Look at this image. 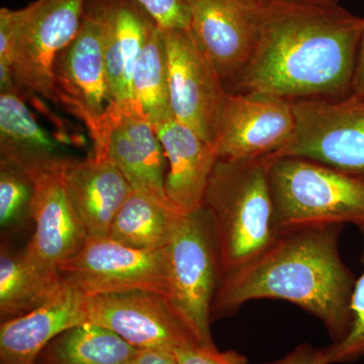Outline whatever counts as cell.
I'll use <instances>...</instances> for the list:
<instances>
[{
  "label": "cell",
  "mask_w": 364,
  "mask_h": 364,
  "mask_svg": "<svg viewBox=\"0 0 364 364\" xmlns=\"http://www.w3.org/2000/svg\"><path fill=\"white\" fill-rule=\"evenodd\" d=\"M87 0H35L0 11V79L55 102L53 69L82 21Z\"/></svg>",
  "instance_id": "4"
},
{
  "label": "cell",
  "mask_w": 364,
  "mask_h": 364,
  "mask_svg": "<svg viewBox=\"0 0 364 364\" xmlns=\"http://www.w3.org/2000/svg\"><path fill=\"white\" fill-rule=\"evenodd\" d=\"M162 30H188L189 14L186 0H136Z\"/></svg>",
  "instance_id": "27"
},
{
  "label": "cell",
  "mask_w": 364,
  "mask_h": 364,
  "mask_svg": "<svg viewBox=\"0 0 364 364\" xmlns=\"http://www.w3.org/2000/svg\"><path fill=\"white\" fill-rule=\"evenodd\" d=\"M202 208L214 234L222 279L255 259L279 234L269 158L218 160Z\"/></svg>",
  "instance_id": "3"
},
{
  "label": "cell",
  "mask_w": 364,
  "mask_h": 364,
  "mask_svg": "<svg viewBox=\"0 0 364 364\" xmlns=\"http://www.w3.org/2000/svg\"><path fill=\"white\" fill-rule=\"evenodd\" d=\"M165 255V298L198 343L215 347L210 323L221 269L214 234L203 208L176 215Z\"/></svg>",
  "instance_id": "6"
},
{
  "label": "cell",
  "mask_w": 364,
  "mask_h": 364,
  "mask_svg": "<svg viewBox=\"0 0 364 364\" xmlns=\"http://www.w3.org/2000/svg\"><path fill=\"white\" fill-rule=\"evenodd\" d=\"M162 31L174 119L217 145L218 126L228 92L224 82L189 28Z\"/></svg>",
  "instance_id": "12"
},
{
  "label": "cell",
  "mask_w": 364,
  "mask_h": 364,
  "mask_svg": "<svg viewBox=\"0 0 364 364\" xmlns=\"http://www.w3.org/2000/svg\"><path fill=\"white\" fill-rule=\"evenodd\" d=\"M58 287L46 284L31 270L23 252L2 243L0 252V318L1 322L21 317L43 305Z\"/></svg>",
  "instance_id": "24"
},
{
  "label": "cell",
  "mask_w": 364,
  "mask_h": 364,
  "mask_svg": "<svg viewBox=\"0 0 364 364\" xmlns=\"http://www.w3.org/2000/svg\"><path fill=\"white\" fill-rule=\"evenodd\" d=\"M67 196L88 237H105L131 195L130 183L116 165L95 156L69 158L64 168Z\"/></svg>",
  "instance_id": "17"
},
{
  "label": "cell",
  "mask_w": 364,
  "mask_h": 364,
  "mask_svg": "<svg viewBox=\"0 0 364 364\" xmlns=\"http://www.w3.org/2000/svg\"><path fill=\"white\" fill-rule=\"evenodd\" d=\"M138 350L111 330L85 323L53 339L37 364H130Z\"/></svg>",
  "instance_id": "21"
},
{
  "label": "cell",
  "mask_w": 364,
  "mask_h": 364,
  "mask_svg": "<svg viewBox=\"0 0 364 364\" xmlns=\"http://www.w3.org/2000/svg\"><path fill=\"white\" fill-rule=\"evenodd\" d=\"M83 308L86 323L111 330L139 350L174 352L200 344L162 294L138 291L85 296Z\"/></svg>",
  "instance_id": "13"
},
{
  "label": "cell",
  "mask_w": 364,
  "mask_h": 364,
  "mask_svg": "<svg viewBox=\"0 0 364 364\" xmlns=\"http://www.w3.org/2000/svg\"><path fill=\"white\" fill-rule=\"evenodd\" d=\"M91 141L92 156L114 163L134 191L176 210L165 193L166 157L161 142L135 100L109 102L100 130Z\"/></svg>",
  "instance_id": "11"
},
{
  "label": "cell",
  "mask_w": 364,
  "mask_h": 364,
  "mask_svg": "<svg viewBox=\"0 0 364 364\" xmlns=\"http://www.w3.org/2000/svg\"><path fill=\"white\" fill-rule=\"evenodd\" d=\"M352 93L364 97V31L361 38L360 48H359L358 66H356Z\"/></svg>",
  "instance_id": "31"
},
{
  "label": "cell",
  "mask_w": 364,
  "mask_h": 364,
  "mask_svg": "<svg viewBox=\"0 0 364 364\" xmlns=\"http://www.w3.org/2000/svg\"><path fill=\"white\" fill-rule=\"evenodd\" d=\"M361 264L363 272L355 280L350 299L351 326L348 334L341 341L321 349V363L340 364L353 363L364 356V228Z\"/></svg>",
  "instance_id": "26"
},
{
  "label": "cell",
  "mask_w": 364,
  "mask_h": 364,
  "mask_svg": "<svg viewBox=\"0 0 364 364\" xmlns=\"http://www.w3.org/2000/svg\"><path fill=\"white\" fill-rule=\"evenodd\" d=\"M130 364H179L172 351L160 349H141Z\"/></svg>",
  "instance_id": "30"
},
{
  "label": "cell",
  "mask_w": 364,
  "mask_h": 364,
  "mask_svg": "<svg viewBox=\"0 0 364 364\" xmlns=\"http://www.w3.org/2000/svg\"><path fill=\"white\" fill-rule=\"evenodd\" d=\"M134 100L153 124L174 119L170 104L168 62L162 28H153L133 76Z\"/></svg>",
  "instance_id": "23"
},
{
  "label": "cell",
  "mask_w": 364,
  "mask_h": 364,
  "mask_svg": "<svg viewBox=\"0 0 364 364\" xmlns=\"http://www.w3.org/2000/svg\"><path fill=\"white\" fill-rule=\"evenodd\" d=\"M268 158L277 231L312 225L364 228L363 179L305 158Z\"/></svg>",
  "instance_id": "5"
},
{
  "label": "cell",
  "mask_w": 364,
  "mask_h": 364,
  "mask_svg": "<svg viewBox=\"0 0 364 364\" xmlns=\"http://www.w3.org/2000/svg\"><path fill=\"white\" fill-rule=\"evenodd\" d=\"M342 225H312L280 231L245 267L220 280L212 321L254 299H280L299 306L325 326L333 343L351 326L355 277L340 254Z\"/></svg>",
  "instance_id": "2"
},
{
  "label": "cell",
  "mask_w": 364,
  "mask_h": 364,
  "mask_svg": "<svg viewBox=\"0 0 364 364\" xmlns=\"http://www.w3.org/2000/svg\"><path fill=\"white\" fill-rule=\"evenodd\" d=\"M189 30L229 90L252 56L259 33L260 0H186Z\"/></svg>",
  "instance_id": "14"
},
{
  "label": "cell",
  "mask_w": 364,
  "mask_h": 364,
  "mask_svg": "<svg viewBox=\"0 0 364 364\" xmlns=\"http://www.w3.org/2000/svg\"><path fill=\"white\" fill-rule=\"evenodd\" d=\"M55 104L85 124L92 140L109 104L105 58L104 0H87L75 37L53 69Z\"/></svg>",
  "instance_id": "9"
},
{
  "label": "cell",
  "mask_w": 364,
  "mask_h": 364,
  "mask_svg": "<svg viewBox=\"0 0 364 364\" xmlns=\"http://www.w3.org/2000/svg\"><path fill=\"white\" fill-rule=\"evenodd\" d=\"M179 364H249L247 359L235 351L222 352L217 347L188 345L173 352Z\"/></svg>",
  "instance_id": "28"
},
{
  "label": "cell",
  "mask_w": 364,
  "mask_h": 364,
  "mask_svg": "<svg viewBox=\"0 0 364 364\" xmlns=\"http://www.w3.org/2000/svg\"><path fill=\"white\" fill-rule=\"evenodd\" d=\"M257 43L228 92H256L289 102L351 95L364 18L335 4L260 0Z\"/></svg>",
  "instance_id": "1"
},
{
  "label": "cell",
  "mask_w": 364,
  "mask_h": 364,
  "mask_svg": "<svg viewBox=\"0 0 364 364\" xmlns=\"http://www.w3.org/2000/svg\"><path fill=\"white\" fill-rule=\"evenodd\" d=\"M296 128L272 158L312 160L364 181V97L293 102Z\"/></svg>",
  "instance_id": "7"
},
{
  "label": "cell",
  "mask_w": 364,
  "mask_h": 364,
  "mask_svg": "<svg viewBox=\"0 0 364 364\" xmlns=\"http://www.w3.org/2000/svg\"><path fill=\"white\" fill-rule=\"evenodd\" d=\"M293 104L256 92H227L218 126L219 159H254L279 152L293 136Z\"/></svg>",
  "instance_id": "15"
},
{
  "label": "cell",
  "mask_w": 364,
  "mask_h": 364,
  "mask_svg": "<svg viewBox=\"0 0 364 364\" xmlns=\"http://www.w3.org/2000/svg\"><path fill=\"white\" fill-rule=\"evenodd\" d=\"M59 286L83 296L148 291L166 296L165 249L138 250L109 236L88 237L85 246L58 268Z\"/></svg>",
  "instance_id": "8"
},
{
  "label": "cell",
  "mask_w": 364,
  "mask_h": 364,
  "mask_svg": "<svg viewBox=\"0 0 364 364\" xmlns=\"http://www.w3.org/2000/svg\"><path fill=\"white\" fill-rule=\"evenodd\" d=\"M168 163L165 193L178 214L200 210L219 148L176 119L154 126Z\"/></svg>",
  "instance_id": "16"
},
{
  "label": "cell",
  "mask_w": 364,
  "mask_h": 364,
  "mask_svg": "<svg viewBox=\"0 0 364 364\" xmlns=\"http://www.w3.org/2000/svg\"><path fill=\"white\" fill-rule=\"evenodd\" d=\"M104 14L109 102H131L136 63L157 23L136 0H104Z\"/></svg>",
  "instance_id": "19"
},
{
  "label": "cell",
  "mask_w": 364,
  "mask_h": 364,
  "mask_svg": "<svg viewBox=\"0 0 364 364\" xmlns=\"http://www.w3.org/2000/svg\"><path fill=\"white\" fill-rule=\"evenodd\" d=\"M33 183L25 170L0 162V225L6 231H20L32 219Z\"/></svg>",
  "instance_id": "25"
},
{
  "label": "cell",
  "mask_w": 364,
  "mask_h": 364,
  "mask_svg": "<svg viewBox=\"0 0 364 364\" xmlns=\"http://www.w3.org/2000/svg\"><path fill=\"white\" fill-rule=\"evenodd\" d=\"M85 296L59 289L43 305L21 317L1 322L0 363L37 364L40 354L66 330L86 323Z\"/></svg>",
  "instance_id": "18"
},
{
  "label": "cell",
  "mask_w": 364,
  "mask_h": 364,
  "mask_svg": "<svg viewBox=\"0 0 364 364\" xmlns=\"http://www.w3.org/2000/svg\"><path fill=\"white\" fill-rule=\"evenodd\" d=\"M69 158L25 170L33 183V233L23 251L28 267L48 286L57 287L58 268L85 246L88 235L79 222L64 183Z\"/></svg>",
  "instance_id": "10"
},
{
  "label": "cell",
  "mask_w": 364,
  "mask_h": 364,
  "mask_svg": "<svg viewBox=\"0 0 364 364\" xmlns=\"http://www.w3.org/2000/svg\"><path fill=\"white\" fill-rule=\"evenodd\" d=\"M177 215L176 210L133 191L114 217L107 236L138 250H162L168 245Z\"/></svg>",
  "instance_id": "22"
},
{
  "label": "cell",
  "mask_w": 364,
  "mask_h": 364,
  "mask_svg": "<svg viewBox=\"0 0 364 364\" xmlns=\"http://www.w3.org/2000/svg\"><path fill=\"white\" fill-rule=\"evenodd\" d=\"M62 146L38 123L18 88L0 93L1 160L26 169L64 159Z\"/></svg>",
  "instance_id": "20"
},
{
  "label": "cell",
  "mask_w": 364,
  "mask_h": 364,
  "mask_svg": "<svg viewBox=\"0 0 364 364\" xmlns=\"http://www.w3.org/2000/svg\"><path fill=\"white\" fill-rule=\"evenodd\" d=\"M305 1L317 2V4H335L338 0H305Z\"/></svg>",
  "instance_id": "32"
},
{
  "label": "cell",
  "mask_w": 364,
  "mask_h": 364,
  "mask_svg": "<svg viewBox=\"0 0 364 364\" xmlns=\"http://www.w3.org/2000/svg\"><path fill=\"white\" fill-rule=\"evenodd\" d=\"M267 364H322L321 349L314 348L312 345L308 343H303L284 358Z\"/></svg>",
  "instance_id": "29"
}]
</instances>
